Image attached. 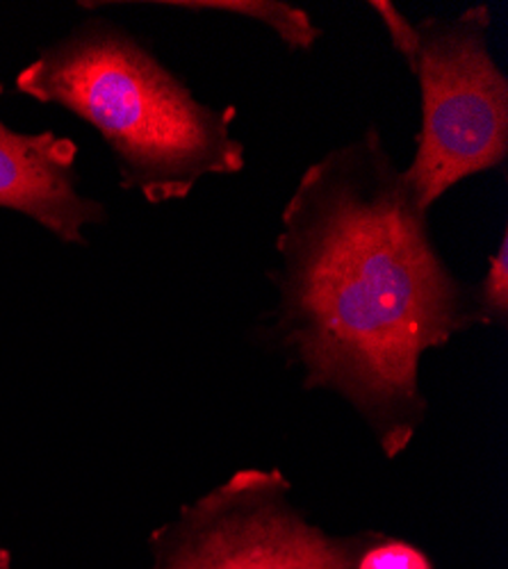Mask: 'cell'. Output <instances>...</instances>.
Masks as SVG:
<instances>
[{
  "label": "cell",
  "mask_w": 508,
  "mask_h": 569,
  "mask_svg": "<svg viewBox=\"0 0 508 569\" xmlns=\"http://www.w3.org/2000/svg\"><path fill=\"white\" fill-rule=\"evenodd\" d=\"M0 82V97H3ZM78 144L53 130L19 132L0 119V208L43 226L64 244H87L84 228L106 221V206L80 194Z\"/></svg>",
  "instance_id": "5"
},
{
  "label": "cell",
  "mask_w": 508,
  "mask_h": 569,
  "mask_svg": "<svg viewBox=\"0 0 508 569\" xmlns=\"http://www.w3.org/2000/svg\"><path fill=\"white\" fill-rule=\"evenodd\" d=\"M0 569H12V553L6 547H0Z\"/></svg>",
  "instance_id": "9"
},
{
  "label": "cell",
  "mask_w": 508,
  "mask_h": 569,
  "mask_svg": "<svg viewBox=\"0 0 508 569\" xmlns=\"http://www.w3.org/2000/svg\"><path fill=\"white\" fill-rule=\"evenodd\" d=\"M17 91L97 128L119 184L153 206L182 201L208 176L245 169L238 108L215 110L117 23L91 19L17 73Z\"/></svg>",
  "instance_id": "2"
},
{
  "label": "cell",
  "mask_w": 508,
  "mask_h": 569,
  "mask_svg": "<svg viewBox=\"0 0 508 569\" xmlns=\"http://www.w3.org/2000/svg\"><path fill=\"white\" fill-rule=\"evenodd\" d=\"M490 23L488 6L429 17L415 23L404 53L420 84L422 121L401 178L427 214L454 184L499 169L508 156V80L488 49Z\"/></svg>",
  "instance_id": "3"
},
{
  "label": "cell",
  "mask_w": 508,
  "mask_h": 569,
  "mask_svg": "<svg viewBox=\"0 0 508 569\" xmlns=\"http://www.w3.org/2000/svg\"><path fill=\"white\" fill-rule=\"evenodd\" d=\"M384 533L331 536L292 501L281 469H240L149 536V569H356Z\"/></svg>",
  "instance_id": "4"
},
{
  "label": "cell",
  "mask_w": 508,
  "mask_h": 569,
  "mask_svg": "<svg viewBox=\"0 0 508 569\" xmlns=\"http://www.w3.org/2000/svg\"><path fill=\"white\" fill-rule=\"evenodd\" d=\"M356 569H434L427 553L392 536H381L358 558Z\"/></svg>",
  "instance_id": "8"
},
{
  "label": "cell",
  "mask_w": 508,
  "mask_h": 569,
  "mask_svg": "<svg viewBox=\"0 0 508 569\" xmlns=\"http://www.w3.org/2000/svg\"><path fill=\"white\" fill-rule=\"evenodd\" d=\"M276 251V330L303 386L347 399L397 458L427 415L422 356L481 319L377 128L303 171Z\"/></svg>",
  "instance_id": "1"
},
{
  "label": "cell",
  "mask_w": 508,
  "mask_h": 569,
  "mask_svg": "<svg viewBox=\"0 0 508 569\" xmlns=\"http://www.w3.org/2000/svg\"><path fill=\"white\" fill-rule=\"evenodd\" d=\"M165 6L190 12H221L258 21L279 34L290 51H310L321 34L306 10L288 3H276V0H178V3Z\"/></svg>",
  "instance_id": "6"
},
{
  "label": "cell",
  "mask_w": 508,
  "mask_h": 569,
  "mask_svg": "<svg viewBox=\"0 0 508 569\" xmlns=\"http://www.w3.org/2000/svg\"><path fill=\"white\" fill-rule=\"evenodd\" d=\"M472 301L481 326L506 323L508 317V234L504 230L497 251L488 258V271L479 288L472 292Z\"/></svg>",
  "instance_id": "7"
}]
</instances>
